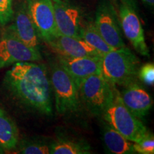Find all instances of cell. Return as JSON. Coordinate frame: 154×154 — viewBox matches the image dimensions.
I'll return each instance as SVG.
<instances>
[{
    "instance_id": "16",
    "label": "cell",
    "mask_w": 154,
    "mask_h": 154,
    "mask_svg": "<svg viewBox=\"0 0 154 154\" xmlns=\"http://www.w3.org/2000/svg\"><path fill=\"white\" fill-rule=\"evenodd\" d=\"M103 140L107 151L114 154L136 153L131 141L114 129L108 123L103 127Z\"/></svg>"
},
{
    "instance_id": "3",
    "label": "cell",
    "mask_w": 154,
    "mask_h": 154,
    "mask_svg": "<svg viewBox=\"0 0 154 154\" xmlns=\"http://www.w3.org/2000/svg\"><path fill=\"white\" fill-rule=\"evenodd\" d=\"M101 116L114 129L134 143L140 140L149 131L142 121L127 109L121 99L120 91L116 88L112 101Z\"/></svg>"
},
{
    "instance_id": "22",
    "label": "cell",
    "mask_w": 154,
    "mask_h": 154,
    "mask_svg": "<svg viewBox=\"0 0 154 154\" xmlns=\"http://www.w3.org/2000/svg\"><path fill=\"white\" fill-rule=\"evenodd\" d=\"M138 77L144 84L153 86L154 83V65L153 63H146L140 66Z\"/></svg>"
},
{
    "instance_id": "23",
    "label": "cell",
    "mask_w": 154,
    "mask_h": 154,
    "mask_svg": "<svg viewBox=\"0 0 154 154\" xmlns=\"http://www.w3.org/2000/svg\"><path fill=\"white\" fill-rule=\"evenodd\" d=\"M121 2L127 7L134 9V11H137V4H136V0H121Z\"/></svg>"
},
{
    "instance_id": "11",
    "label": "cell",
    "mask_w": 154,
    "mask_h": 154,
    "mask_svg": "<svg viewBox=\"0 0 154 154\" xmlns=\"http://www.w3.org/2000/svg\"><path fill=\"white\" fill-rule=\"evenodd\" d=\"M58 62L78 88L88 76L101 74V57H67L59 55Z\"/></svg>"
},
{
    "instance_id": "4",
    "label": "cell",
    "mask_w": 154,
    "mask_h": 154,
    "mask_svg": "<svg viewBox=\"0 0 154 154\" xmlns=\"http://www.w3.org/2000/svg\"><path fill=\"white\" fill-rule=\"evenodd\" d=\"M50 81L54 94L55 108L58 114H76L82 106L79 88L59 62L53 63L51 66Z\"/></svg>"
},
{
    "instance_id": "9",
    "label": "cell",
    "mask_w": 154,
    "mask_h": 154,
    "mask_svg": "<svg viewBox=\"0 0 154 154\" xmlns=\"http://www.w3.org/2000/svg\"><path fill=\"white\" fill-rule=\"evenodd\" d=\"M119 21L125 36L129 40L134 49L140 55L149 57V49L136 11L121 4L119 8Z\"/></svg>"
},
{
    "instance_id": "10",
    "label": "cell",
    "mask_w": 154,
    "mask_h": 154,
    "mask_svg": "<svg viewBox=\"0 0 154 154\" xmlns=\"http://www.w3.org/2000/svg\"><path fill=\"white\" fill-rule=\"evenodd\" d=\"M58 32L61 35L80 38L81 12L69 0H52Z\"/></svg>"
},
{
    "instance_id": "1",
    "label": "cell",
    "mask_w": 154,
    "mask_h": 154,
    "mask_svg": "<svg viewBox=\"0 0 154 154\" xmlns=\"http://www.w3.org/2000/svg\"><path fill=\"white\" fill-rule=\"evenodd\" d=\"M3 84L19 103L41 114L52 115L51 81L45 65L32 61L14 63L6 73Z\"/></svg>"
},
{
    "instance_id": "21",
    "label": "cell",
    "mask_w": 154,
    "mask_h": 154,
    "mask_svg": "<svg viewBox=\"0 0 154 154\" xmlns=\"http://www.w3.org/2000/svg\"><path fill=\"white\" fill-rule=\"evenodd\" d=\"M13 0H0V24L5 26L12 19Z\"/></svg>"
},
{
    "instance_id": "24",
    "label": "cell",
    "mask_w": 154,
    "mask_h": 154,
    "mask_svg": "<svg viewBox=\"0 0 154 154\" xmlns=\"http://www.w3.org/2000/svg\"><path fill=\"white\" fill-rule=\"evenodd\" d=\"M142 2H143L146 5H147L148 7H149L150 8H153L154 0H142Z\"/></svg>"
},
{
    "instance_id": "12",
    "label": "cell",
    "mask_w": 154,
    "mask_h": 154,
    "mask_svg": "<svg viewBox=\"0 0 154 154\" xmlns=\"http://www.w3.org/2000/svg\"><path fill=\"white\" fill-rule=\"evenodd\" d=\"M14 23L10 25L21 41L32 49L40 51V38L29 14L26 2H21L14 11Z\"/></svg>"
},
{
    "instance_id": "7",
    "label": "cell",
    "mask_w": 154,
    "mask_h": 154,
    "mask_svg": "<svg viewBox=\"0 0 154 154\" xmlns=\"http://www.w3.org/2000/svg\"><path fill=\"white\" fill-rule=\"evenodd\" d=\"M94 24L103 39L113 49L126 47L116 11L109 0H100Z\"/></svg>"
},
{
    "instance_id": "19",
    "label": "cell",
    "mask_w": 154,
    "mask_h": 154,
    "mask_svg": "<svg viewBox=\"0 0 154 154\" xmlns=\"http://www.w3.org/2000/svg\"><path fill=\"white\" fill-rule=\"evenodd\" d=\"M51 142L42 138L24 139L19 144V153L23 154H49ZM18 146V145H17Z\"/></svg>"
},
{
    "instance_id": "18",
    "label": "cell",
    "mask_w": 154,
    "mask_h": 154,
    "mask_svg": "<svg viewBox=\"0 0 154 154\" xmlns=\"http://www.w3.org/2000/svg\"><path fill=\"white\" fill-rule=\"evenodd\" d=\"M80 38L94 47L101 56L114 49L106 43L92 23L82 26Z\"/></svg>"
},
{
    "instance_id": "14",
    "label": "cell",
    "mask_w": 154,
    "mask_h": 154,
    "mask_svg": "<svg viewBox=\"0 0 154 154\" xmlns=\"http://www.w3.org/2000/svg\"><path fill=\"white\" fill-rule=\"evenodd\" d=\"M48 44L55 52L63 57H102L94 47L79 37L59 34Z\"/></svg>"
},
{
    "instance_id": "13",
    "label": "cell",
    "mask_w": 154,
    "mask_h": 154,
    "mask_svg": "<svg viewBox=\"0 0 154 154\" xmlns=\"http://www.w3.org/2000/svg\"><path fill=\"white\" fill-rule=\"evenodd\" d=\"M120 95L127 109L140 120L148 115L153 106L150 94L136 82L124 86Z\"/></svg>"
},
{
    "instance_id": "2",
    "label": "cell",
    "mask_w": 154,
    "mask_h": 154,
    "mask_svg": "<svg viewBox=\"0 0 154 154\" xmlns=\"http://www.w3.org/2000/svg\"><path fill=\"white\" fill-rule=\"evenodd\" d=\"M140 61L128 47L113 49L101 57V75L113 85L126 86L136 82Z\"/></svg>"
},
{
    "instance_id": "5",
    "label": "cell",
    "mask_w": 154,
    "mask_h": 154,
    "mask_svg": "<svg viewBox=\"0 0 154 154\" xmlns=\"http://www.w3.org/2000/svg\"><path fill=\"white\" fill-rule=\"evenodd\" d=\"M115 88L101 74L88 76L79 87L82 106L91 114L101 116L112 101Z\"/></svg>"
},
{
    "instance_id": "8",
    "label": "cell",
    "mask_w": 154,
    "mask_h": 154,
    "mask_svg": "<svg viewBox=\"0 0 154 154\" xmlns=\"http://www.w3.org/2000/svg\"><path fill=\"white\" fill-rule=\"evenodd\" d=\"M26 5L40 38L48 44L59 35L52 0H26Z\"/></svg>"
},
{
    "instance_id": "17",
    "label": "cell",
    "mask_w": 154,
    "mask_h": 154,
    "mask_svg": "<svg viewBox=\"0 0 154 154\" xmlns=\"http://www.w3.org/2000/svg\"><path fill=\"white\" fill-rule=\"evenodd\" d=\"M19 143V131L14 121L0 104V143L5 150L15 149Z\"/></svg>"
},
{
    "instance_id": "6",
    "label": "cell",
    "mask_w": 154,
    "mask_h": 154,
    "mask_svg": "<svg viewBox=\"0 0 154 154\" xmlns=\"http://www.w3.org/2000/svg\"><path fill=\"white\" fill-rule=\"evenodd\" d=\"M42 59L40 51L26 45L10 26L4 31L0 38V69L18 62H35Z\"/></svg>"
},
{
    "instance_id": "15",
    "label": "cell",
    "mask_w": 154,
    "mask_h": 154,
    "mask_svg": "<svg viewBox=\"0 0 154 154\" xmlns=\"http://www.w3.org/2000/svg\"><path fill=\"white\" fill-rule=\"evenodd\" d=\"M51 154H88L91 147L86 140L74 136H60L51 141Z\"/></svg>"
},
{
    "instance_id": "25",
    "label": "cell",
    "mask_w": 154,
    "mask_h": 154,
    "mask_svg": "<svg viewBox=\"0 0 154 154\" xmlns=\"http://www.w3.org/2000/svg\"><path fill=\"white\" fill-rule=\"evenodd\" d=\"M5 149L2 147V146L1 145V143H0V153H5Z\"/></svg>"
},
{
    "instance_id": "20",
    "label": "cell",
    "mask_w": 154,
    "mask_h": 154,
    "mask_svg": "<svg viewBox=\"0 0 154 154\" xmlns=\"http://www.w3.org/2000/svg\"><path fill=\"white\" fill-rule=\"evenodd\" d=\"M133 149L136 153L153 154L154 153L153 135L149 131L141 139L133 143Z\"/></svg>"
}]
</instances>
